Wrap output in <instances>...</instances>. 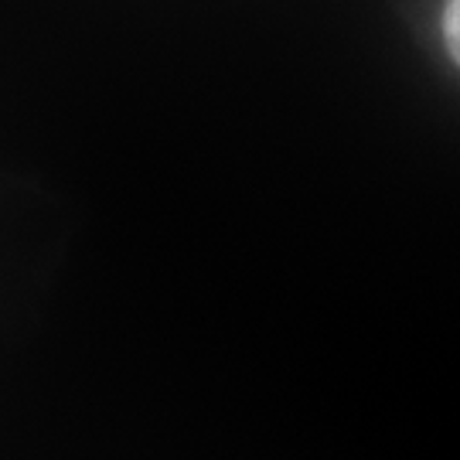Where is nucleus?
I'll return each mask as SVG.
<instances>
[{
    "label": "nucleus",
    "instance_id": "f257e3e1",
    "mask_svg": "<svg viewBox=\"0 0 460 460\" xmlns=\"http://www.w3.org/2000/svg\"><path fill=\"white\" fill-rule=\"evenodd\" d=\"M444 41H447V51L454 55V62L460 66V0H447V7H444Z\"/></svg>",
    "mask_w": 460,
    "mask_h": 460
}]
</instances>
